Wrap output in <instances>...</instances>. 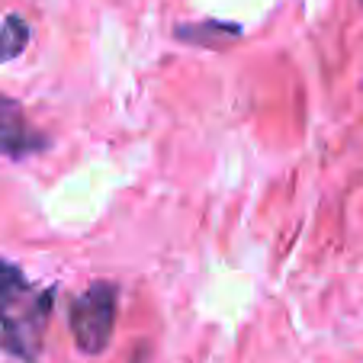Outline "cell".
Segmentation results:
<instances>
[{"instance_id":"obj_1","label":"cell","mask_w":363,"mask_h":363,"mask_svg":"<svg viewBox=\"0 0 363 363\" xmlns=\"http://www.w3.org/2000/svg\"><path fill=\"white\" fill-rule=\"evenodd\" d=\"M55 312V286H33L16 264L0 257V347L20 363H35Z\"/></svg>"},{"instance_id":"obj_2","label":"cell","mask_w":363,"mask_h":363,"mask_svg":"<svg viewBox=\"0 0 363 363\" xmlns=\"http://www.w3.org/2000/svg\"><path fill=\"white\" fill-rule=\"evenodd\" d=\"M119 308V286L110 280H96L71 306V335L81 354L96 357L110 347L113 325Z\"/></svg>"},{"instance_id":"obj_3","label":"cell","mask_w":363,"mask_h":363,"mask_svg":"<svg viewBox=\"0 0 363 363\" xmlns=\"http://www.w3.org/2000/svg\"><path fill=\"white\" fill-rule=\"evenodd\" d=\"M45 148L48 138L29 123L20 103L0 94V155L20 161L29 158V155H39Z\"/></svg>"},{"instance_id":"obj_4","label":"cell","mask_w":363,"mask_h":363,"mask_svg":"<svg viewBox=\"0 0 363 363\" xmlns=\"http://www.w3.org/2000/svg\"><path fill=\"white\" fill-rule=\"evenodd\" d=\"M180 42H190V45H209V48H222L225 42L238 39L241 26L238 23H225V20H203V23H180L174 29Z\"/></svg>"},{"instance_id":"obj_5","label":"cell","mask_w":363,"mask_h":363,"mask_svg":"<svg viewBox=\"0 0 363 363\" xmlns=\"http://www.w3.org/2000/svg\"><path fill=\"white\" fill-rule=\"evenodd\" d=\"M29 39H33V29H29V23L23 20V16L10 13L7 20L0 23V65H4V62H13L16 55H23V48L29 45Z\"/></svg>"}]
</instances>
